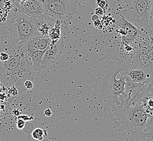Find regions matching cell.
Segmentation results:
<instances>
[{
  "label": "cell",
  "instance_id": "cell-1",
  "mask_svg": "<svg viewBox=\"0 0 153 141\" xmlns=\"http://www.w3.org/2000/svg\"><path fill=\"white\" fill-rule=\"evenodd\" d=\"M122 60L105 62L93 78V94L97 96L102 107L113 109L128 101V80Z\"/></svg>",
  "mask_w": 153,
  "mask_h": 141
},
{
  "label": "cell",
  "instance_id": "cell-2",
  "mask_svg": "<svg viewBox=\"0 0 153 141\" xmlns=\"http://www.w3.org/2000/svg\"><path fill=\"white\" fill-rule=\"evenodd\" d=\"M8 53L9 59L6 62H0L2 85L7 87L15 86L19 95L27 90L25 82L33 79L36 74L23 43L16 44Z\"/></svg>",
  "mask_w": 153,
  "mask_h": 141
},
{
  "label": "cell",
  "instance_id": "cell-3",
  "mask_svg": "<svg viewBox=\"0 0 153 141\" xmlns=\"http://www.w3.org/2000/svg\"><path fill=\"white\" fill-rule=\"evenodd\" d=\"M112 109L115 116L114 122L126 135L137 141H145L147 133L144 129L150 115L143 107L142 101L126 102Z\"/></svg>",
  "mask_w": 153,
  "mask_h": 141
},
{
  "label": "cell",
  "instance_id": "cell-4",
  "mask_svg": "<svg viewBox=\"0 0 153 141\" xmlns=\"http://www.w3.org/2000/svg\"><path fill=\"white\" fill-rule=\"evenodd\" d=\"M3 25L10 32L16 43H25L39 34L35 20L22 12H9Z\"/></svg>",
  "mask_w": 153,
  "mask_h": 141
},
{
  "label": "cell",
  "instance_id": "cell-5",
  "mask_svg": "<svg viewBox=\"0 0 153 141\" xmlns=\"http://www.w3.org/2000/svg\"><path fill=\"white\" fill-rule=\"evenodd\" d=\"M152 0H125L124 16L141 31L149 25Z\"/></svg>",
  "mask_w": 153,
  "mask_h": 141
},
{
  "label": "cell",
  "instance_id": "cell-6",
  "mask_svg": "<svg viewBox=\"0 0 153 141\" xmlns=\"http://www.w3.org/2000/svg\"><path fill=\"white\" fill-rule=\"evenodd\" d=\"M44 14L55 21L59 20L68 24L77 13L79 7L78 0H44Z\"/></svg>",
  "mask_w": 153,
  "mask_h": 141
},
{
  "label": "cell",
  "instance_id": "cell-7",
  "mask_svg": "<svg viewBox=\"0 0 153 141\" xmlns=\"http://www.w3.org/2000/svg\"><path fill=\"white\" fill-rule=\"evenodd\" d=\"M13 11L22 12L36 19L44 14L45 8L41 2L37 0H28L25 2H19Z\"/></svg>",
  "mask_w": 153,
  "mask_h": 141
},
{
  "label": "cell",
  "instance_id": "cell-8",
  "mask_svg": "<svg viewBox=\"0 0 153 141\" xmlns=\"http://www.w3.org/2000/svg\"><path fill=\"white\" fill-rule=\"evenodd\" d=\"M64 48V40L63 38L57 42L51 41L48 48L43 55L42 68L45 70L50 65L55 63L62 54Z\"/></svg>",
  "mask_w": 153,
  "mask_h": 141
},
{
  "label": "cell",
  "instance_id": "cell-9",
  "mask_svg": "<svg viewBox=\"0 0 153 141\" xmlns=\"http://www.w3.org/2000/svg\"><path fill=\"white\" fill-rule=\"evenodd\" d=\"M119 27L120 29V33L126 36V39L129 41H134L137 40L141 34V30L135 26L128 21L124 16H122L119 21Z\"/></svg>",
  "mask_w": 153,
  "mask_h": 141
},
{
  "label": "cell",
  "instance_id": "cell-10",
  "mask_svg": "<svg viewBox=\"0 0 153 141\" xmlns=\"http://www.w3.org/2000/svg\"><path fill=\"white\" fill-rule=\"evenodd\" d=\"M34 20L40 35L43 37H49L50 33L55 24V21L45 14Z\"/></svg>",
  "mask_w": 153,
  "mask_h": 141
},
{
  "label": "cell",
  "instance_id": "cell-11",
  "mask_svg": "<svg viewBox=\"0 0 153 141\" xmlns=\"http://www.w3.org/2000/svg\"><path fill=\"white\" fill-rule=\"evenodd\" d=\"M16 43L10 32L0 22V54L8 52Z\"/></svg>",
  "mask_w": 153,
  "mask_h": 141
},
{
  "label": "cell",
  "instance_id": "cell-12",
  "mask_svg": "<svg viewBox=\"0 0 153 141\" xmlns=\"http://www.w3.org/2000/svg\"><path fill=\"white\" fill-rule=\"evenodd\" d=\"M51 43L50 37H43L40 34L33 37L23 43L26 49H33L45 51L48 48Z\"/></svg>",
  "mask_w": 153,
  "mask_h": 141
},
{
  "label": "cell",
  "instance_id": "cell-13",
  "mask_svg": "<svg viewBox=\"0 0 153 141\" xmlns=\"http://www.w3.org/2000/svg\"><path fill=\"white\" fill-rule=\"evenodd\" d=\"M125 72L130 83H143L152 76L147 71L139 68L126 69Z\"/></svg>",
  "mask_w": 153,
  "mask_h": 141
},
{
  "label": "cell",
  "instance_id": "cell-14",
  "mask_svg": "<svg viewBox=\"0 0 153 141\" xmlns=\"http://www.w3.org/2000/svg\"><path fill=\"white\" fill-rule=\"evenodd\" d=\"M28 55L31 59V62L33 65V68L36 74L38 73L42 70V62L43 59V55L46 50L40 51L37 49H26Z\"/></svg>",
  "mask_w": 153,
  "mask_h": 141
},
{
  "label": "cell",
  "instance_id": "cell-15",
  "mask_svg": "<svg viewBox=\"0 0 153 141\" xmlns=\"http://www.w3.org/2000/svg\"><path fill=\"white\" fill-rule=\"evenodd\" d=\"M146 82L147 83L146 97L153 95V74L146 80Z\"/></svg>",
  "mask_w": 153,
  "mask_h": 141
},
{
  "label": "cell",
  "instance_id": "cell-16",
  "mask_svg": "<svg viewBox=\"0 0 153 141\" xmlns=\"http://www.w3.org/2000/svg\"><path fill=\"white\" fill-rule=\"evenodd\" d=\"M32 136L34 140L42 141L44 139V130L43 129L38 128L34 129L33 132H32Z\"/></svg>",
  "mask_w": 153,
  "mask_h": 141
},
{
  "label": "cell",
  "instance_id": "cell-17",
  "mask_svg": "<svg viewBox=\"0 0 153 141\" xmlns=\"http://www.w3.org/2000/svg\"><path fill=\"white\" fill-rule=\"evenodd\" d=\"M34 130V127L33 124L30 122V121H28L26 122L24 128L22 130L24 131L25 133L30 134H32V132H33Z\"/></svg>",
  "mask_w": 153,
  "mask_h": 141
},
{
  "label": "cell",
  "instance_id": "cell-18",
  "mask_svg": "<svg viewBox=\"0 0 153 141\" xmlns=\"http://www.w3.org/2000/svg\"><path fill=\"white\" fill-rule=\"evenodd\" d=\"M150 121L148 123L146 128L144 129V132L153 131V115L150 117Z\"/></svg>",
  "mask_w": 153,
  "mask_h": 141
},
{
  "label": "cell",
  "instance_id": "cell-19",
  "mask_svg": "<svg viewBox=\"0 0 153 141\" xmlns=\"http://www.w3.org/2000/svg\"><path fill=\"white\" fill-rule=\"evenodd\" d=\"M9 53L7 52H2L0 54V62H5L9 59Z\"/></svg>",
  "mask_w": 153,
  "mask_h": 141
},
{
  "label": "cell",
  "instance_id": "cell-20",
  "mask_svg": "<svg viewBox=\"0 0 153 141\" xmlns=\"http://www.w3.org/2000/svg\"><path fill=\"white\" fill-rule=\"evenodd\" d=\"M26 123V122H25L24 120L20 119V118H18L17 122H16V128L19 130H22L24 128Z\"/></svg>",
  "mask_w": 153,
  "mask_h": 141
},
{
  "label": "cell",
  "instance_id": "cell-21",
  "mask_svg": "<svg viewBox=\"0 0 153 141\" xmlns=\"http://www.w3.org/2000/svg\"><path fill=\"white\" fill-rule=\"evenodd\" d=\"M147 57L149 59V61L151 64L153 65V47L151 46L148 49L147 53Z\"/></svg>",
  "mask_w": 153,
  "mask_h": 141
},
{
  "label": "cell",
  "instance_id": "cell-22",
  "mask_svg": "<svg viewBox=\"0 0 153 141\" xmlns=\"http://www.w3.org/2000/svg\"><path fill=\"white\" fill-rule=\"evenodd\" d=\"M18 118L22 119V120H25V122H28V121H31V120H33L34 118L33 116L29 117L27 115L22 114V115H20L18 117Z\"/></svg>",
  "mask_w": 153,
  "mask_h": 141
},
{
  "label": "cell",
  "instance_id": "cell-23",
  "mask_svg": "<svg viewBox=\"0 0 153 141\" xmlns=\"http://www.w3.org/2000/svg\"><path fill=\"white\" fill-rule=\"evenodd\" d=\"M142 32L146 33L153 39V26H148L147 27L144 28L143 30H142Z\"/></svg>",
  "mask_w": 153,
  "mask_h": 141
},
{
  "label": "cell",
  "instance_id": "cell-24",
  "mask_svg": "<svg viewBox=\"0 0 153 141\" xmlns=\"http://www.w3.org/2000/svg\"><path fill=\"white\" fill-rule=\"evenodd\" d=\"M148 26H153V0H152V5H151Z\"/></svg>",
  "mask_w": 153,
  "mask_h": 141
},
{
  "label": "cell",
  "instance_id": "cell-25",
  "mask_svg": "<svg viewBox=\"0 0 153 141\" xmlns=\"http://www.w3.org/2000/svg\"><path fill=\"white\" fill-rule=\"evenodd\" d=\"M25 87L26 90H31L34 87V84L31 80H26L24 83Z\"/></svg>",
  "mask_w": 153,
  "mask_h": 141
},
{
  "label": "cell",
  "instance_id": "cell-26",
  "mask_svg": "<svg viewBox=\"0 0 153 141\" xmlns=\"http://www.w3.org/2000/svg\"><path fill=\"white\" fill-rule=\"evenodd\" d=\"M52 114V111L49 108H48L47 109H46V110L45 111V112H44V115L45 116L48 117L51 116Z\"/></svg>",
  "mask_w": 153,
  "mask_h": 141
},
{
  "label": "cell",
  "instance_id": "cell-27",
  "mask_svg": "<svg viewBox=\"0 0 153 141\" xmlns=\"http://www.w3.org/2000/svg\"><path fill=\"white\" fill-rule=\"evenodd\" d=\"M28 0H19V2H26Z\"/></svg>",
  "mask_w": 153,
  "mask_h": 141
},
{
  "label": "cell",
  "instance_id": "cell-28",
  "mask_svg": "<svg viewBox=\"0 0 153 141\" xmlns=\"http://www.w3.org/2000/svg\"><path fill=\"white\" fill-rule=\"evenodd\" d=\"M51 141L50 140H49V139H45V138H44L43 140H42V141Z\"/></svg>",
  "mask_w": 153,
  "mask_h": 141
},
{
  "label": "cell",
  "instance_id": "cell-29",
  "mask_svg": "<svg viewBox=\"0 0 153 141\" xmlns=\"http://www.w3.org/2000/svg\"><path fill=\"white\" fill-rule=\"evenodd\" d=\"M0 86H2V83H1V77L0 75Z\"/></svg>",
  "mask_w": 153,
  "mask_h": 141
},
{
  "label": "cell",
  "instance_id": "cell-30",
  "mask_svg": "<svg viewBox=\"0 0 153 141\" xmlns=\"http://www.w3.org/2000/svg\"><path fill=\"white\" fill-rule=\"evenodd\" d=\"M37 1H39V2H42V3H43L44 1V0H37Z\"/></svg>",
  "mask_w": 153,
  "mask_h": 141
}]
</instances>
